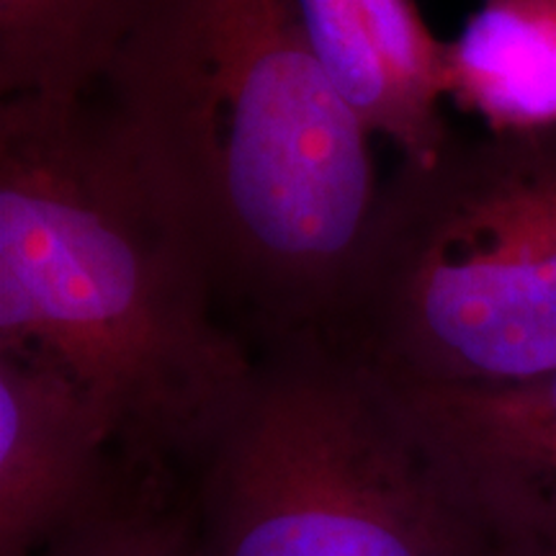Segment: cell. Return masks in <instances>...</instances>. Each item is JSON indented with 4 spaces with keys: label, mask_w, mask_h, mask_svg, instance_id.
Listing matches in <instances>:
<instances>
[{
    "label": "cell",
    "mask_w": 556,
    "mask_h": 556,
    "mask_svg": "<svg viewBox=\"0 0 556 556\" xmlns=\"http://www.w3.org/2000/svg\"><path fill=\"white\" fill-rule=\"evenodd\" d=\"M101 90L248 345H336L384 180L296 0H137Z\"/></svg>",
    "instance_id": "cell-1"
},
{
    "label": "cell",
    "mask_w": 556,
    "mask_h": 556,
    "mask_svg": "<svg viewBox=\"0 0 556 556\" xmlns=\"http://www.w3.org/2000/svg\"><path fill=\"white\" fill-rule=\"evenodd\" d=\"M0 353L58 368L124 454L180 475L253 384L204 255L93 101H0Z\"/></svg>",
    "instance_id": "cell-2"
},
{
    "label": "cell",
    "mask_w": 556,
    "mask_h": 556,
    "mask_svg": "<svg viewBox=\"0 0 556 556\" xmlns=\"http://www.w3.org/2000/svg\"><path fill=\"white\" fill-rule=\"evenodd\" d=\"M332 348L389 387L556 371V129L454 131L400 160Z\"/></svg>",
    "instance_id": "cell-3"
},
{
    "label": "cell",
    "mask_w": 556,
    "mask_h": 556,
    "mask_svg": "<svg viewBox=\"0 0 556 556\" xmlns=\"http://www.w3.org/2000/svg\"><path fill=\"white\" fill-rule=\"evenodd\" d=\"M193 471L204 556H486L495 544L392 389L336 348L258 353Z\"/></svg>",
    "instance_id": "cell-4"
},
{
    "label": "cell",
    "mask_w": 556,
    "mask_h": 556,
    "mask_svg": "<svg viewBox=\"0 0 556 556\" xmlns=\"http://www.w3.org/2000/svg\"><path fill=\"white\" fill-rule=\"evenodd\" d=\"M142 467L75 381L0 353V556H41L103 516Z\"/></svg>",
    "instance_id": "cell-5"
},
{
    "label": "cell",
    "mask_w": 556,
    "mask_h": 556,
    "mask_svg": "<svg viewBox=\"0 0 556 556\" xmlns=\"http://www.w3.org/2000/svg\"><path fill=\"white\" fill-rule=\"evenodd\" d=\"M389 389L492 536L556 552V371L500 387Z\"/></svg>",
    "instance_id": "cell-6"
},
{
    "label": "cell",
    "mask_w": 556,
    "mask_h": 556,
    "mask_svg": "<svg viewBox=\"0 0 556 556\" xmlns=\"http://www.w3.org/2000/svg\"><path fill=\"white\" fill-rule=\"evenodd\" d=\"M312 50L371 137L426 163L454 137L443 116L446 41L415 0H296Z\"/></svg>",
    "instance_id": "cell-7"
},
{
    "label": "cell",
    "mask_w": 556,
    "mask_h": 556,
    "mask_svg": "<svg viewBox=\"0 0 556 556\" xmlns=\"http://www.w3.org/2000/svg\"><path fill=\"white\" fill-rule=\"evenodd\" d=\"M446 90L486 131L556 129V0H482L446 41Z\"/></svg>",
    "instance_id": "cell-8"
},
{
    "label": "cell",
    "mask_w": 556,
    "mask_h": 556,
    "mask_svg": "<svg viewBox=\"0 0 556 556\" xmlns=\"http://www.w3.org/2000/svg\"><path fill=\"white\" fill-rule=\"evenodd\" d=\"M135 3L0 0V101H93L122 50Z\"/></svg>",
    "instance_id": "cell-9"
},
{
    "label": "cell",
    "mask_w": 556,
    "mask_h": 556,
    "mask_svg": "<svg viewBox=\"0 0 556 556\" xmlns=\"http://www.w3.org/2000/svg\"><path fill=\"white\" fill-rule=\"evenodd\" d=\"M41 556H204L193 490L176 469L142 467L103 516Z\"/></svg>",
    "instance_id": "cell-10"
},
{
    "label": "cell",
    "mask_w": 556,
    "mask_h": 556,
    "mask_svg": "<svg viewBox=\"0 0 556 556\" xmlns=\"http://www.w3.org/2000/svg\"><path fill=\"white\" fill-rule=\"evenodd\" d=\"M486 556H556L554 548L528 544V541H500L495 539Z\"/></svg>",
    "instance_id": "cell-11"
}]
</instances>
